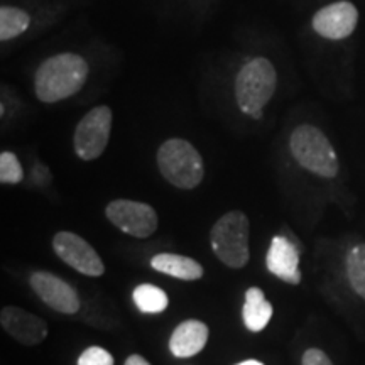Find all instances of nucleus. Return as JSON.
<instances>
[{
	"mask_svg": "<svg viewBox=\"0 0 365 365\" xmlns=\"http://www.w3.org/2000/svg\"><path fill=\"white\" fill-rule=\"evenodd\" d=\"M53 249L54 254L75 271L90 277L103 276L105 266L102 257L80 235L66 230L58 232L53 239Z\"/></svg>",
	"mask_w": 365,
	"mask_h": 365,
	"instance_id": "6e6552de",
	"label": "nucleus"
},
{
	"mask_svg": "<svg viewBox=\"0 0 365 365\" xmlns=\"http://www.w3.org/2000/svg\"><path fill=\"white\" fill-rule=\"evenodd\" d=\"M289 149L299 166L322 178H335L339 173L336 153L322 130L313 125H299L291 134Z\"/></svg>",
	"mask_w": 365,
	"mask_h": 365,
	"instance_id": "39448f33",
	"label": "nucleus"
},
{
	"mask_svg": "<svg viewBox=\"0 0 365 365\" xmlns=\"http://www.w3.org/2000/svg\"><path fill=\"white\" fill-rule=\"evenodd\" d=\"M78 365H113V357L102 346H88L78 357Z\"/></svg>",
	"mask_w": 365,
	"mask_h": 365,
	"instance_id": "aec40b11",
	"label": "nucleus"
},
{
	"mask_svg": "<svg viewBox=\"0 0 365 365\" xmlns=\"http://www.w3.org/2000/svg\"><path fill=\"white\" fill-rule=\"evenodd\" d=\"M105 215L118 230L135 239H148L158 230V213L150 205L134 200H113L105 208Z\"/></svg>",
	"mask_w": 365,
	"mask_h": 365,
	"instance_id": "0eeeda50",
	"label": "nucleus"
},
{
	"mask_svg": "<svg viewBox=\"0 0 365 365\" xmlns=\"http://www.w3.org/2000/svg\"><path fill=\"white\" fill-rule=\"evenodd\" d=\"M22 178H24V171H22L19 159L14 153L4 150L0 154V181L4 185H17L22 181Z\"/></svg>",
	"mask_w": 365,
	"mask_h": 365,
	"instance_id": "6ab92c4d",
	"label": "nucleus"
},
{
	"mask_svg": "<svg viewBox=\"0 0 365 365\" xmlns=\"http://www.w3.org/2000/svg\"><path fill=\"white\" fill-rule=\"evenodd\" d=\"M0 325L4 331L22 345L34 346L48 339V323L38 314H33L19 307H6L0 312Z\"/></svg>",
	"mask_w": 365,
	"mask_h": 365,
	"instance_id": "9d476101",
	"label": "nucleus"
},
{
	"mask_svg": "<svg viewBox=\"0 0 365 365\" xmlns=\"http://www.w3.org/2000/svg\"><path fill=\"white\" fill-rule=\"evenodd\" d=\"M150 267L154 271L168 274V276L176 277L181 281H198L202 279L205 269L200 262L188 255H178V254H156L150 259Z\"/></svg>",
	"mask_w": 365,
	"mask_h": 365,
	"instance_id": "4468645a",
	"label": "nucleus"
},
{
	"mask_svg": "<svg viewBox=\"0 0 365 365\" xmlns=\"http://www.w3.org/2000/svg\"><path fill=\"white\" fill-rule=\"evenodd\" d=\"M158 168L163 178L181 190H193L203 181V159L185 139L166 140L158 150Z\"/></svg>",
	"mask_w": 365,
	"mask_h": 365,
	"instance_id": "20e7f679",
	"label": "nucleus"
},
{
	"mask_svg": "<svg viewBox=\"0 0 365 365\" xmlns=\"http://www.w3.org/2000/svg\"><path fill=\"white\" fill-rule=\"evenodd\" d=\"M346 277L355 293L365 299V244H357L346 255Z\"/></svg>",
	"mask_w": 365,
	"mask_h": 365,
	"instance_id": "a211bd4d",
	"label": "nucleus"
},
{
	"mask_svg": "<svg viewBox=\"0 0 365 365\" xmlns=\"http://www.w3.org/2000/svg\"><path fill=\"white\" fill-rule=\"evenodd\" d=\"M359 11L350 2H335L323 7L313 17V29L327 39H345L355 31Z\"/></svg>",
	"mask_w": 365,
	"mask_h": 365,
	"instance_id": "9b49d317",
	"label": "nucleus"
},
{
	"mask_svg": "<svg viewBox=\"0 0 365 365\" xmlns=\"http://www.w3.org/2000/svg\"><path fill=\"white\" fill-rule=\"evenodd\" d=\"M132 299H134L135 307L139 312L148 314H159L166 312L170 307V298L164 293L161 287L154 284H139L132 293Z\"/></svg>",
	"mask_w": 365,
	"mask_h": 365,
	"instance_id": "dca6fc26",
	"label": "nucleus"
},
{
	"mask_svg": "<svg viewBox=\"0 0 365 365\" xmlns=\"http://www.w3.org/2000/svg\"><path fill=\"white\" fill-rule=\"evenodd\" d=\"M299 245L293 244L286 235H276L267 250L266 266L267 271L284 281L286 284H299Z\"/></svg>",
	"mask_w": 365,
	"mask_h": 365,
	"instance_id": "f8f14e48",
	"label": "nucleus"
},
{
	"mask_svg": "<svg viewBox=\"0 0 365 365\" xmlns=\"http://www.w3.org/2000/svg\"><path fill=\"white\" fill-rule=\"evenodd\" d=\"M244 325L249 331L259 333L269 325L272 318V304L266 299L261 287H249L245 293V303L242 308Z\"/></svg>",
	"mask_w": 365,
	"mask_h": 365,
	"instance_id": "2eb2a0df",
	"label": "nucleus"
},
{
	"mask_svg": "<svg viewBox=\"0 0 365 365\" xmlns=\"http://www.w3.org/2000/svg\"><path fill=\"white\" fill-rule=\"evenodd\" d=\"M250 225L244 212L234 210L218 218L210 232V244L218 261L227 267L242 269L247 266Z\"/></svg>",
	"mask_w": 365,
	"mask_h": 365,
	"instance_id": "7ed1b4c3",
	"label": "nucleus"
},
{
	"mask_svg": "<svg viewBox=\"0 0 365 365\" xmlns=\"http://www.w3.org/2000/svg\"><path fill=\"white\" fill-rule=\"evenodd\" d=\"M210 336L208 327L200 319H186L171 333L170 350L178 359H188L198 355L207 345Z\"/></svg>",
	"mask_w": 365,
	"mask_h": 365,
	"instance_id": "ddd939ff",
	"label": "nucleus"
},
{
	"mask_svg": "<svg viewBox=\"0 0 365 365\" xmlns=\"http://www.w3.org/2000/svg\"><path fill=\"white\" fill-rule=\"evenodd\" d=\"M237 365H264V364L259 362V360L250 359V360H244V362H240V364H237Z\"/></svg>",
	"mask_w": 365,
	"mask_h": 365,
	"instance_id": "5701e85b",
	"label": "nucleus"
},
{
	"mask_svg": "<svg viewBox=\"0 0 365 365\" xmlns=\"http://www.w3.org/2000/svg\"><path fill=\"white\" fill-rule=\"evenodd\" d=\"M112 130V110L107 105L91 108L76 125L73 135L75 153L83 161H93L103 154L110 139Z\"/></svg>",
	"mask_w": 365,
	"mask_h": 365,
	"instance_id": "423d86ee",
	"label": "nucleus"
},
{
	"mask_svg": "<svg viewBox=\"0 0 365 365\" xmlns=\"http://www.w3.org/2000/svg\"><path fill=\"white\" fill-rule=\"evenodd\" d=\"M303 365H333V362L323 350L308 349L303 354Z\"/></svg>",
	"mask_w": 365,
	"mask_h": 365,
	"instance_id": "412c9836",
	"label": "nucleus"
},
{
	"mask_svg": "<svg viewBox=\"0 0 365 365\" xmlns=\"http://www.w3.org/2000/svg\"><path fill=\"white\" fill-rule=\"evenodd\" d=\"M88 78V63L75 53L46 59L36 71L34 86L41 102L54 103L78 93Z\"/></svg>",
	"mask_w": 365,
	"mask_h": 365,
	"instance_id": "f257e3e1",
	"label": "nucleus"
},
{
	"mask_svg": "<svg viewBox=\"0 0 365 365\" xmlns=\"http://www.w3.org/2000/svg\"><path fill=\"white\" fill-rule=\"evenodd\" d=\"M31 287L43 299V303L54 312L63 314H75L80 312L81 303L78 293L75 291V287L58 277L56 274L36 271L31 276Z\"/></svg>",
	"mask_w": 365,
	"mask_h": 365,
	"instance_id": "1a4fd4ad",
	"label": "nucleus"
},
{
	"mask_svg": "<svg viewBox=\"0 0 365 365\" xmlns=\"http://www.w3.org/2000/svg\"><path fill=\"white\" fill-rule=\"evenodd\" d=\"M124 365H150V364L143 357V355L132 354V355H129V357H127Z\"/></svg>",
	"mask_w": 365,
	"mask_h": 365,
	"instance_id": "4be33fe9",
	"label": "nucleus"
},
{
	"mask_svg": "<svg viewBox=\"0 0 365 365\" xmlns=\"http://www.w3.org/2000/svg\"><path fill=\"white\" fill-rule=\"evenodd\" d=\"M31 24V17L16 7L0 9V39L9 41L21 36Z\"/></svg>",
	"mask_w": 365,
	"mask_h": 365,
	"instance_id": "f3484780",
	"label": "nucleus"
},
{
	"mask_svg": "<svg viewBox=\"0 0 365 365\" xmlns=\"http://www.w3.org/2000/svg\"><path fill=\"white\" fill-rule=\"evenodd\" d=\"M276 86L277 75L272 63L266 58L252 59L242 68L235 80V98L240 110L259 120Z\"/></svg>",
	"mask_w": 365,
	"mask_h": 365,
	"instance_id": "f03ea898",
	"label": "nucleus"
}]
</instances>
